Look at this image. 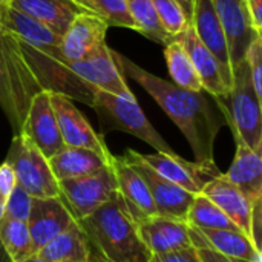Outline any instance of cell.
Here are the masks:
<instances>
[{
    "label": "cell",
    "mask_w": 262,
    "mask_h": 262,
    "mask_svg": "<svg viewBox=\"0 0 262 262\" xmlns=\"http://www.w3.org/2000/svg\"><path fill=\"white\" fill-rule=\"evenodd\" d=\"M192 246H207L226 256L253 261L259 252L255 250L250 238L241 230H210L189 226Z\"/></svg>",
    "instance_id": "obj_25"
},
{
    "label": "cell",
    "mask_w": 262,
    "mask_h": 262,
    "mask_svg": "<svg viewBox=\"0 0 262 262\" xmlns=\"http://www.w3.org/2000/svg\"><path fill=\"white\" fill-rule=\"evenodd\" d=\"M8 3H9V0H0V6L2 5H8Z\"/></svg>",
    "instance_id": "obj_46"
},
{
    "label": "cell",
    "mask_w": 262,
    "mask_h": 262,
    "mask_svg": "<svg viewBox=\"0 0 262 262\" xmlns=\"http://www.w3.org/2000/svg\"><path fill=\"white\" fill-rule=\"evenodd\" d=\"M14 170L17 184L32 198H60V186L49 160L23 135H14L5 160Z\"/></svg>",
    "instance_id": "obj_6"
},
{
    "label": "cell",
    "mask_w": 262,
    "mask_h": 262,
    "mask_svg": "<svg viewBox=\"0 0 262 262\" xmlns=\"http://www.w3.org/2000/svg\"><path fill=\"white\" fill-rule=\"evenodd\" d=\"M0 29L20 41L38 48H58L61 40L49 28L9 5L0 6Z\"/></svg>",
    "instance_id": "obj_23"
},
{
    "label": "cell",
    "mask_w": 262,
    "mask_h": 262,
    "mask_svg": "<svg viewBox=\"0 0 262 262\" xmlns=\"http://www.w3.org/2000/svg\"><path fill=\"white\" fill-rule=\"evenodd\" d=\"M15 184H17V180H15V173H14L12 167L6 161H3L0 164V196L5 201Z\"/></svg>",
    "instance_id": "obj_37"
},
{
    "label": "cell",
    "mask_w": 262,
    "mask_h": 262,
    "mask_svg": "<svg viewBox=\"0 0 262 262\" xmlns=\"http://www.w3.org/2000/svg\"><path fill=\"white\" fill-rule=\"evenodd\" d=\"M137 226L144 246L152 255H163L192 246L186 221L155 215L137 221Z\"/></svg>",
    "instance_id": "obj_18"
},
{
    "label": "cell",
    "mask_w": 262,
    "mask_h": 262,
    "mask_svg": "<svg viewBox=\"0 0 262 262\" xmlns=\"http://www.w3.org/2000/svg\"><path fill=\"white\" fill-rule=\"evenodd\" d=\"M253 204L262 200V152L236 141V154L230 169L223 173Z\"/></svg>",
    "instance_id": "obj_21"
},
{
    "label": "cell",
    "mask_w": 262,
    "mask_h": 262,
    "mask_svg": "<svg viewBox=\"0 0 262 262\" xmlns=\"http://www.w3.org/2000/svg\"><path fill=\"white\" fill-rule=\"evenodd\" d=\"M150 262H200L195 247H186L175 252L163 253V255H152Z\"/></svg>",
    "instance_id": "obj_36"
},
{
    "label": "cell",
    "mask_w": 262,
    "mask_h": 262,
    "mask_svg": "<svg viewBox=\"0 0 262 262\" xmlns=\"http://www.w3.org/2000/svg\"><path fill=\"white\" fill-rule=\"evenodd\" d=\"M0 244L11 262H21L37 255L29 229L23 221L3 216L0 220Z\"/></svg>",
    "instance_id": "obj_28"
},
{
    "label": "cell",
    "mask_w": 262,
    "mask_h": 262,
    "mask_svg": "<svg viewBox=\"0 0 262 262\" xmlns=\"http://www.w3.org/2000/svg\"><path fill=\"white\" fill-rule=\"evenodd\" d=\"M196 255L200 258V262H252L246 261V259H239V258H232V256H226L207 246H196L195 247Z\"/></svg>",
    "instance_id": "obj_38"
},
{
    "label": "cell",
    "mask_w": 262,
    "mask_h": 262,
    "mask_svg": "<svg viewBox=\"0 0 262 262\" xmlns=\"http://www.w3.org/2000/svg\"><path fill=\"white\" fill-rule=\"evenodd\" d=\"M58 186L61 192L60 198L77 221L95 212L118 192L112 166L84 177L58 181Z\"/></svg>",
    "instance_id": "obj_7"
},
{
    "label": "cell",
    "mask_w": 262,
    "mask_h": 262,
    "mask_svg": "<svg viewBox=\"0 0 262 262\" xmlns=\"http://www.w3.org/2000/svg\"><path fill=\"white\" fill-rule=\"evenodd\" d=\"M183 48L186 49L187 55L190 57L195 71L201 80L203 91L212 95L215 100H226L230 89L226 84L223 69L216 57L203 45V41L195 34L193 28L189 25L184 32L178 35Z\"/></svg>",
    "instance_id": "obj_17"
},
{
    "label": "cell",
    "mask_w": 262,
    "mask_h": 262,
    "mask_svg": "<svg viewBox=\"0 0 262 262\" xmlns=\"http://www.w3.org/2000/svg\"><path fill=\"white\" fill-rule=\"evenodd\" d=\"M164 57L173 84L186 91H193V92L203 91L201 80L195 71V66L190 57L187 55L186 49L183 48L181 41L178 40V37L169 41L167 45H164Z\"/></svg>",
    "instance_id": "obj_27"
},
{
    "label": "cell",
    "mask_w": 262,
    "mask_h": 262,
    "mask_svg": "<svg viewBox=\"0 0 262 262\" xmlns=\"http://www.w3.org/2000/svg\"><path fill=\"white\" fill-rule=\"evenodd\" d=\"M107 28L109 26L100 18L88 12H81L72 20L66 32L61 35L58 52L71 61L83 60L106 43Z\"/></svg>",
    "instance_id": "obj_16"
},
{
    "label": "cell",
    "mask_w": 262,
    "mask_h": 262,
    "mask_svg": "<svg viewBox=\"0 0 262 262\" xmlns=\"http://www.w3.org/2000/svg\"><path fill=\"white\" fill-rule=\"evenodd\" d=\"M21 262H48V261H45L43 258H40L38 255H34V256H31V258H28V259H25V261H21Z\"/></svg>",
    "instance_id": "obj_42"
},
{
    "label": "cell",
    "mask_w": 262,
    "mask_h": 262,
    "mask_svg": "<svg viewBox=\"0 0 262 262\" xmlns=\"http://www.w3.org/2000/svg\"><path fill=\"white\" fill-rule=\"evenodd\" d=\"M84 12L100 18L107 26H118L134 29L126 0H72Z\"/></svg>",
    "instance_id": "obj_31"
},
{
    "label": "cell",
    "mask_w": 262,
    "mask_h": 262,
    "mask_svg": "<svg viewBox=\"0 0 262 262\" xmlns=\"http://www.w3.org/2000/svg\"><path fill=\"white\" fill-rule=\"evenodd\" d=\"M112 169L117 178L118 193L127 204L135 221L155 216L157 209L143 177L123 157H115Z\"/></svg>",
    "instance_id": "obj_20"
},
{
    "label": "cell",
    "mask_w": 262,
    "mask_h": 262,
    "mask_svg": "<svg viewBox=\"0 0 262 262\" xmlns=\"http://www.w3.org/2000/svg\"><path fill=\"white\" fill-rule=\"evenodd\" d=\"M63 60L68 69L80 81L92 88L120 95L123 98L135 100V95L127 86V81L114 57V51L106 43L100 46L92 55L83 60L71 61V60H66L64 57Z\"/></svg>",
    "instance_id": "obj_9"
},
{
    "label": "cell",
    "mask_w": 262,
    "mask_h": 262,
    "mask_svg": "<svg viewBox=\"0 0 262 262\" xmlns=\"http://www.w3.org/2000/svg\"><path fill=\"white\" fill-rule=\"evenodd\" d=\"M140 157L158 175L175 183L177 186L186 189L193 195L201 193L207 181L221 175L216 164L207 166L196 161L192 163L181 158L178 154L167 155V154L157 152V154H140Z\"/></svg>",
    "instance_id": "obj_12"
},
{
    "label": "cell",
    "mask_w": 262,
    "mask_h": 262,
    "mask_svg": "<svg viewBox=\"0 0 262 262\" xmlns=\"http://www.w3.org/2000/svg\"><path fill=\"white\" fill-rule=\"evenodd\" d=\"M246 3L253 29L262 34V0H246Z\"/></svg>",
    "instance_id": "obj_39"
},
{
    "label": "cell",
    "mask_w": 262,
    "mask_h": 262,
    "mask_svg": "<svg viewBox=\"0 0 262 262\" xmlns=\"http://www.w3.org/2000/svg\"><path fill=\"white\" fill-rule=\"evenodd\" d=\"M252 262H262V256L261 255H258V256H256V258H255Z\"/></svg>",
    "instance_id": "obj_44"
},
{
    "label": "cell",
    "mask_w": 262,
    "mask_h": 262,
    "mask_svg": "<svg viewBox=\"0 0 262 262\" xmlns=\"http://www.w3.org/2000/svg\"><path fill=\"white\" fill-rule=\"evenodd\" d=\"M115 157L109 160L91 149L64 146L58 154L49 158V166L57 181H63L98 172L107 166H112Z\"/></svg>",
    "instance_id": "obj_24"
},
{
    "label": "cell",
    "mask_w": 262,
    "mask_h": 262,
    "mask_svg": "<svg viewBox=\"0 0 262 262\" xmlns=\"http://www.w3.org/2000/svg\"><path fill=\"white\" fill-rule=\"evenodd\" d=\"M190 26L193 28L203 45L216 57L224 74V80L229 89L233 83V69L229 54L224 29L212 5V0H193V9L190 17Z\"/></svg>",
    "instance_id": "obj_15"
},
{
    "label": "cell",
    "mask_w": 262,
    "mask_h": 262,
    "mask_svg": "<svg viewBox=\"0 0 262 262\" xmlns=\"http://www.w3.org/2000/svg\"><path fill=\"white\" fill-rule=\"evenodd\" d=\"M216 15L226 34L232 69L244 61V55L252 41L262 35L250 21L246 0H212Z\"/></svg>",
    "instance_id": "obj_13"
},
{
    "label": "cell",
    "mask_w": 262,
    "mask_h": 262,
    "mask_svg": "<svg viewBox=\"0 0 262 262\" xmlns=\"http://www.w3.org/2000/svg\"><path fill=\"white\" fill-rule=\"evenodd\" d=\"M114 57L123 75L137 81L178 126L192 147L195 161L215 166V140L220 129L226 124V117L220 104L216 101L212 104L204 91L193 92L181 89L115 51Z\"/></svg>",
    "instance_id": "obj_1"
},
{
    "label": "cell",
    "mask_w": 262,
    "mask_h": 262,
    "mask_svg": "<svg viewBox=\"0 0 262 262\" xmlns=\"http://www.w3.org/2000/svg\"><path fill=\"white\" fill-rule=\"evenodd\" d=\"M3 213H5V200L0 196V220L3 218Z\"/></svg>",
    "instance_id": "obj_43"
},
{
    "label": "cell",
    "mask_w": 262,
    "mask_h": 262,
    "mask_svg": "<svg viewBox=\"0 0 262 262\" xmlns=\"http://www.w3.org/2000/svg\"><path fill=\"white\" fill-rule=\"evenodd\" d=\"M41 86L15 37L0 31V107L14 135L20 134L29 104Z\"/></svg>",
    "instance_id": "obj_3"
},
{
    "label": "cell",
    "mask_w": 262,
    "mask_h": 262,
    "mask_svg": "<svg viewBox=\"0 0 262 262\" xmlns=\"http://www.w3.org/2000/svg\"><path fill=\"white\" fill-rule=\"evenodd\" d=\"M180 5H181V8H183V11H184V14L187 15V18H189V23H190V17H192V9H193V0H177Z\"/></svg>",
    "instance_id": "obj_40"
},
{
    "label": "cell",
    "mask_w": 262,
    "mask_h": 262,
    "mask_svg": "<svg viewBox=\"0 0 262 262\" xmlns=\"http://www.w3.org/2000/svg\"><path fill=\"white\" fill-rule=\"evenodd\" d=\"M8 5L40 21L60 37L72 20L84 12L72 0H9Z\"/></svg>",
    "instance_id": "obj_22"
},
{
    "label": "cell",
    "mask_w": 262,
    "mask_h": 262,
    "mask_svg": "<svg viewBox=\"0 0 262 262\" xmlns=\"http://www.w3.org/2000/svg\"><path fill=\"white\" fill-rule=\"evenodd\" d=\"M86 235L91 255L101 262H150L135 218L117 192L106 204L77 221Z\"/></svg>",
    "instance_id": "obj_2"
},
{
    "label": "cell",
    "mask_w": 262,
    "mask_h": 262,
    "mask_svg": "<svg viewBox=\"0 0 262 262\" xmlns=\"http://www.w3.org/2000/svg\"><path fill=\"white\" fill-rule=\"evenodd\" d=\"M244 61L247 63L250 81L256 97L262 100V35H258L247 48Z\"/></svg>",
    "instance_id": "obj_34"
},
{
    "label": "cell",
    "mask_w": 262,
    "mask_h": 262,
    "mask_svg": "<svg viewBox=\"0 0 262 262\" xmlns=\"http://www.w3.org/2000/svg\"><path fill=\"white\" fill-rule=\"evenodd\" d=\"M20 134H23L48 160L64 147L49 91L41 89L34 95Z\"/></svg>",
    "instance_id": "obj_10"
},
{
    "label": "cell",
    "mask_w": 262,
    "mask_h": 262,
    "mask_svg": "<svg viewBox=\"0 0 262 262\" xmlns=\"http://www.w3.org/2000/svg\"><path fill=\"white\" fill-rule=\"evenodd\" d=\"M0 262H11V259L8 258V255L5 253V250H3V247H2V244H0Z\"/></svg>",
    "instance_id": "obj_41"
},
{
    "label": "cell",
    "mask_w": 262,
    "mask_h": 262,
    "mask_svg": "<svg viewBox=\"0 0 262 262\" xmlns=\"http://www.w3.org/2000/svg\"><path fill=\"white\" fill-rule=\"evenodd\" d=\"M126 2L135 31L143 34L149 40H154L161 45H167L169 41L173 40V37H170L161 28L152 0H126Z\"/></svg>",
    "instance_id": "obj_29"
},
{
    "label": "cell",
    "mask_w": 262,
    "mask_h": 262,
    "mask_svg": "<svg viewBox=\"0 0 262 262\" xmlns=\"http://www.w3.org/2000/svg\"><path fill=\"white\" fill-rule=\"evenodd\" d=\"M261 227H262V200H256L252 204V218H250V241L256 252L261 253Z\"/></svg>",
    "instance_id": "obj_35"
},
{
    "label": "cell",
    "mask_w": 262,
    "mask_h": 262,
    "mask_svg": "<svg viewBox=\"0 0 262 262\" xmlns=\"http://www.w3.org/2000/svg\"><path fill=\"white\" fill-rule=\"evenodd\" d=\"M0 31H2V29H0Z\"/></svg>",
    "instance_id": "obj_47"
},
{
    "label": "cell",
    "mask_w": 262,
    "mask_h": 262,
    "mask_svg": "<svg viewBox=\"0 0 262 262\" xmlns=\"http://www.w3.org/2000/svg\"><path fill=\"white\" fill-rule=\"evenodd\" d=\"M215 101L223 109L235 141H243L250 149L262 152L261 100L253 91L246 61L233 69V83L227 98Z\"/></svg>",
    "instance_id": "obj_4"
},
{
    "label": "cell",
    "mask_w": 262,
    "mask_h": 262,
    "mask_svg": "<svg viewBox=\"0 0 262 262\" xmlns=\"http://www.w3.org/2000/svg\"><path fill=\"white\" fill-rule=\"evenodd\" d=\"M51 103L57 117L58 130L64 146L91 149L109 160L115 157L107 149L103 135L97 134L92 129L91 123L68 97L51 92Z\"/></svg>",
    "instance_id": "obj_11"
},
{
    "label": "cell",
    "mask_w": 262,
    "mask_h": 262,
    "mask_svg": "<svg viewBox=\"0 0 262 262\" xmlns=\"http://www.w3.org/2000/svg\"><path fill=\"white\" fill-rule=\"evenodd\" d=\"M92 107L98 114L101 127L107 130H123L152 146L157 152L175 155L177 152L150 124L137 98L127 100L120 95L95 89Z\"/></svg>",
    "instance_id": "obj_5"
},
{
    "label": "cell",
    "mask_w": 262,
    "mask_h": 262,
    "mask_svg": "<svg viewBox=\"0 0 262 262\" xmlns=\"http://www.w3.org/2000/svg\"><path fill=\"white\" fill-rule=\"evenodd\" d=\"M89 262H101V261H100V259H97L95 256H92V255H91V259H89Z\"/></svg>",
    "instance_id": "obj_45"
},
{
    "label": "cell",
    "mask_w": 262,
    "mask_h": 262,
    "mask_svg": "<svg viewBox=\"0 0 262 262\" xmlns=\"http://www.w3.org/2000/svg\"><path fill=\"white\" fill-rule=\"evenodd\" d=\"M77 224L61 198H32L26 226L35 250Z\"/></svg>",
    "instance_id": "obj_14"
},
{
    "label": "cell",
    "mask_w": 262,
    "mask_h": 262,
    "mask_svg": "<svg viewBox=\"0 0 262 262\" xmlns=\"http://www.w3.org/2000/svg\"><path fill=\"white\" fill-rule=\"evenodd\" d=\"M126 163H129L146 181L147 189L150 192V196L154 200L157 215L178 220V221H186L187 220V212L193 203L195 195L187 192L186 189L177 186L175 183L163 178L158 175L152 167H149L140 157L138 152L127 149L123 155ZM187 223V221H186Z\"/></svg>",
    "instance_id": "obj_8"
},
{
    "label": "cell",
    "mask_w": 262,
    "mask_h": 262,
    "mask_svg": "<svg viewBox=\"0 0 262 262\" xmlns=\"http://www.w3.org/2000/svg\"><path fill=\"white\" fill-rule=\"evenodd\" d=\"M37 255L48 262H89L91 249L84 232L77 223L46 243Z\"/></svg>",
    "instance_id": "obj_26"
},
{
    "label": "cell",
    "mask_w": 262,
    "mask_h": 262,
    "mask_svg": "<svg viewBox=\"0 0 262 262\" xmlns=\"http://www.w3.org/2000/svg\"><path fill=\"white\" fill-rule=\"evenodd\" d=\"M31 203H32V196L25 189H21L18 184H15L5 201L3 216L9 218V220L26 223V220L29 216V210H31Z\"/></svg>",
    "instance_id": "obj_33"
},
{
    "label": "cell",
    "mask_w": 262,
    "mask_h": 262,
    "mask_svg": "<svg viewBox=\"0 0 262 262\" xmlns=\"http://www.w3.org/2000/svg\"><path fill=\"white\" fill-rule=\"evenodd\" d=\"M152 3L155 6L161 28L170 37H178L190 25L187 15L177 0H152Z\"/></svg>",
    "instance_id": "obj_32"
},
{
    "label": "cell",
    "mask_w": 262,
    "mask_h": 262,
    "mask_svg": "<svg viewBox=\"0 0 262 262\" xmlns=\"http://www.w3.org/2000/svg\"><path fill=\"white\" fill-rule=\"evenodd\" d=\"M213 204H216L224 215L250 238V218H252V203L244 196V193L232 184L224 175H218L207 181L201 190Z\"/></svg>",
    "instance_id": "obj_19"
},
{
    "label": "cell",
    "mask_w": 262,
    "mask_h": 262,
    "mask_svg": "<svg viewBox=\"0 0 262 262\" xmlns=\"http://www.w3.org/2000/svg\"><path fill=\"white\" fill-rule=\"evenodd\" d=\"M187 224L196 229H210V230H239L224 212L213 204L203 193L195 195L193 203L187 212Z\"/></svg>",
    "instance_id": "obj_30"
}]
</instances>
